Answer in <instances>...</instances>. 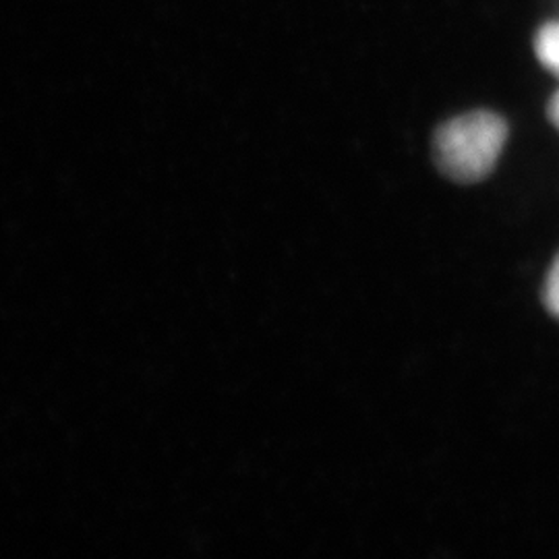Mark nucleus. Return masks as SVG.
Instances as JSON below:
<instances>
[{"label": "nucleus", "instance_id": "nucleus-1", "mask_svg": "<svg viewBox=\"0 0 559 559\" xmlns=\"http://www.w3.org/2000/svg\"><path fill=\"white\" fill-rule=\"evenodd\" d=\"M508 141V122L498 112L473 110L443 122L433 141L441 173L456 182L491 175Z\"/></svg>", "mask_w": 559, "mask_h": 559}, {"label": "nucleus", "instance_id": "nucleus-2", "mask_svg": "<svg viewBox=\"0 0 559 559\" xmlns=\"http://www.w3.org/2000/svg\"><path fill=\"white\" fill-rule=\"evenodd\" d=\"M535 52L540 64L551 71L554 75H559V23L551 21L545 23L537 32L535 38Z\"/></svg>", "mask_w": 559, "mask_h": 559}, {"label": "nucleus", "instance_id": "nucleus-3", "mask_svg": "<svg viewBox=\"0 0 559 559\" xmlns=\"http://www.w3.org/2000/svg\"><path fill=\"white\" fill-rule=\"evenodd\" d=\"M543 300H545V307L549 309V313L556 316L559 320V255L554 261V265L547 274V280H545Z\"/></svg>", "mask_w": 559, "mask_h": 559}, {"label": "nucleus", "instance_id": "nucleus-4", "mask_svg": "<svg viewBox=\"0 0 559 559\" xmlns=\"http://www.w3.org/2000/svg\"><path fill=\"white\" fill-rule=\"evenodd\" d=\"M549 119H551V122L559 129V92L551 98V102H549Z\"/></svg>", "mask_w": 559, "mask_h": 559}]
</instances>
